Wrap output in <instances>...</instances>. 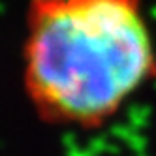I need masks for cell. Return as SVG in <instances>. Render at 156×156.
I'll return each mask as SVG.
<instances>
[{
	"instance_id": "6da1fadb",
	"label": "cell",
	"mask_w": 156,
	"mask_h": 156,
	"mask_svg": "<svg viewBox=\"0 0 156 156\" xmlns=\"http://www.w3.org/2000/svg\"><path fill=\"white\" fill-rule=\"evenodd\" d=\"M154 70L136 0H47L32 19L27 85L49 119L94 126L115 115Z\"/></svg>"
}]
</instances>
